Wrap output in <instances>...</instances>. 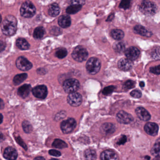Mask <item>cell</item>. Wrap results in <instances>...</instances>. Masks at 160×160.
I'll use <instances>...</instances> for the list:
<instances>
[{"mask_svg":"<svg viewBox=\"0 0 160 160\" xmlns=\"http://www.w3.org/2000/svg\"><path fill=\"white\" fill-rule=\"evenodd\" d=\"M32 92L37 98L45 99L48 95V89L45 85H39L35 87L32 90Z\"/></svg>","mask_w":160,"mask_h":160,"instance_id":"obj_11","label":"cell"},{"mask_svg":"<svg viewBox=\"0 0 160 160\" xmlns=\"http://www.w3.org/2000/svg\"><path fill=\"white\" fill-rule=\"evenodd\" d=\"M35 7L30 1H26L21 7V15L24 17H31L35 15Z\"/></svg>","mask_w":160,"mask_h":160,"instance_id":"obj_3","label":"cell"},{"mask_svg":"<svg viewBox=\"0 0 160 160\" xmlns=\"http://www.w3.org/2000/svg\"><path fill=\"white\" fill-rule=\"evenodd\" d=\"M4 107V103L2 99L0 98V109H3Z\"/></svg>","mask_w":160,"mask_h":160,"instance_id":"obj_45","label":"cell"},{"mask_svg":"<svg viewBox=\"0 0 160 160\" xmlns=\"http://www.w3.org/2000/svg\"><path fill=\"white\" fill-rule=\"evenodd\" d=\"M18 155L17 150L12 147H8L4 152V157L7 160H16Z\"/></svg>","mask_w":160,"mask_h":160,"instance_id":"obj_17","label":"cell"},{"mask_svg":"<svg viewBox=\"0 0 160 160\" xmlns=\"http://www.w3.org/2000/svg\"><path fill=\"white\" fill-rule=\"evenodd\" d=\"M16 45L19 48L23 50L28 49L30 47L29 43L24 38H18L16 41Z\"/></svg>","mask_w":160,"mask_h":160,"instance_id":"obj_23","label":"cell"},{"mask_svg":"<svg viewBox=\"0 0 160 160\" xmlns=\"http://www.w3.org/2000/svg\"><path fill=\"white\" fill-rule=\"evenodd\" d=\"M34 160H45V158H43V157L39 156V157H36Z\"/></svg>","mask_w":160,"mask_h":160,"instance_id":"obj_47","label":"cell"},{"mask_svg":"<svg viewBox=\"0 0 160 160\" xmlns=\"http://www.w3.org/2000/svg\"><path fill=\"white\" fill-rule=\"evenodd\" d=\"M52 146L54 148L60 149L65 148L68 147L67 143L60 139H55L53 143Z\"/></svg>","mask_w":160,"mask_h":160,"instance_id":"obj_29","label":"cell"},{"mask_svg":"<svg viewBox=\"0 0 160 160\" xmlns=\"http://www.w3.org/2000/svg\"><path fill=\"white\" fill-rule=\"evenodd\" d=\"M45 32V29H44L43 27H37L34 31V37L36 38V39H40V38H41L43 37Z\"/></svg>","mask_w":160,"mask_h":160,"instance_id":"obj_28","label":"cell"},{"mask_svg":"<svg viewBox=\"0 0 160 160\" xmlns=\"http://www.w3.org/2000/svg\"><path fill=\"white\" fill-rule=\"evenodd\" d=\"M135 86V82L132 80H128L125 82L124 85V88L126 90L132 89Z\"/></svg>","mask_w":160,"mask_h":160,"instance_id":"obj_35","label":"cell"},{"mask_svg":"<svg viewBox=\"0 0 160 160\" xmlns=\"http://www.w3.org/2000/svg\"><path fill=\"white\" fill-rule=\"evenodd\" d=\"M67 51L66 49L62 48L59 49L55 52V56L59 59H63L67 55Z\"/></svg>","mask_w":160,"mask_h":160,"instance_id":"obj_32","label":"cell"},{"mask_svg":"<svg viewBox=\"0 0 160 160\" xmlns=\"http://www.w3.org/2000/svg\"><path fill=\"white\" fill-rule=\"evenodd\" d=\"M23 129L25 133H30L33 131V127L31 125V124L27 121H24L23 122L22 124Z\"/></svg>","mask_w":160,"mask_h":160,"instance_id":"obj_33","label":"cell"},{"mask_svg":"<svg viewBox=\"0 0 160 160\" xmlns=\"http://www.w3.org/2000/svg\"><path fill=\"white\" fill-rule=\"evenodd\" d=\"M150 71L151 73L156 74V75H160V65H157V66H154V67H151L150 69Z\"/></svg>","mask_w":160,"mask_h":160,"instance_id":"obj_40","label":"cell"},{"mask_svg":"<svg viewBox=\"0 0 160 160\" xmlns=\"http://www.w3.org/2000/svg\"><path fill=\"white\" fill-rule=\"evenodd\" d=\"M1 21H2V17H1V15H0V23H1Z\"/></svg>","mask_w":160,"mask_h":160,"instance_id":"obj_52","label":"cell"},{"mask_svg":"<svg viewBox=\"0 0 160 160\" xmlns=\"http://www.w3.org/2000/svg\"><path fill=\"white\" fill-rule=\"evenodd\" d=\"M150 158L149 156H146L145 157V160H150Z\"/></svg>","mask_w":160,"mask_h":160,"instance_id":"obj_51","label":"cell"},{"mask_svg":"<svg viewBox=\"0 0 160 160\" xmlns=\"http://www.w3.org/2000/svg\"><path fill=\"white\" fill-rule=\"evenodd\" d=\"M84 157L85 160H96V153L94 150L88 149L85 151Z\"/></svg>","mask_w":160,"mask_h":160,"instance_id":"obj_24","label":"cell"},{"mask_svg":"<svg viewBox=\"0 0 160 160\" xmlns=\"http://www.w3.org/2000/svg\"><path fill=\"white\" fill-rule=\"evenodd\" d=\"M70 5H77L82 6L85 3V0H68Z\"/></svg>","mask_w":160,"mask_h":160,"instance_id":"obj_36","label":"cell"},{"mask_svg":"<svg viewBox=\"0 0 160 160\" xmlns=\"http://www.w3.org/2000/svg\"><path fill=\"white\" fill-rule=\"evenodd\" d=\"M133 63L127 58L120 59L118 62V66L119 69L123 71H126L132 68Z\"/></svg>","mask_w":160,"mask_h":160,"instance_id":"obj_16","label":"cell"},{"mask_svg":"<svg viewBox=\"0 0 160 160\" xmlns=\"http://www.w3.org/2000/svg\"><path fill=\"white\" fill-rule=\"evenodd\" d=\"M58 24L62 28H68L71 24V18L68 15L61 16L58 19Z\"/></svg>","mask_w":160,"mask_h":160,"instance_id":"obj_20","label":"cell"},{"mask_svg":"<svg viewBox=\"0 0 160 160\" xmlns=\"http://www.w3.org/2000/svg\"><path fill=\"white\" fill-rule=\"evenodd\" d=\"M101 130V132L105 134H112L115 131V126L113 124L106 123L102 124Z\"/></svg>","mask_w":160,"mask_h":160,"instance_id":"obj_21","label":"cell"},{"mask_svg":"<svg viewBox=\"0 0 160 160\" xmlns=\"http://www.w3.org/2000/svg\"><path fill=\"white\" fill-rule=\"evenodd\" d=\"M135 112L138 118L144 121H147L151 119V115L148 111L142 107L137 108Z\"/></svg>","mask_w":160,"mask_h":160,"instance_id":"obj_14","label":"cell"},{"mask_svg":"<svg viewBox=\"0 0 160 160\" xmlns=\"http://www.w3.org/2000/svg\"><path fill=\"white\" fill-rule=\"evenodd\" d=\"M140 50L134 46L130 47L125 51L126 57L131 61L136 60L140 56Z\"/></svg>","mask_w":160,"mask_h":160,"instance_id":"obj_12","label":"cell"},{"mask_svg":"<svg viewBox=\"0 0 160 160\" xmlns=\"http://www.w3.org/2000/svg\"><path fill=\"white\" fill-rule=\"evenodd\" d=\"M15 139H16V141H17V143H18L20 146H21L25 150H27V146H26L25 143H24V141L20 137L18 136L17 137L15 138Z\"/></svg>","mask_w":160,"mask_h":160,"instance_id":"obj_38","label":"cell"},{"mask_svg":"<svg viewBox=\"0 0 160 160\" xmlns=\"http://www.w3.org/2000/svg\"><path fill=\"white\" fill-rule=\"evenodd\" d=\"M27 77V75L25 73L19 74L14 77L13 79V82L16 85H18L23 82Z\"/></svg>","mask_w":160,"mask_h":160,"instance_id":"obj_27","label":"cell"},{"mask_svg":"<svg viewBox=\"0 0 160 160\" xmlns=\"http://www.w3.org/2000/svg\"><path fill=\"white\" fill-rule=\"evenodd\" d=\"M101 160H119L118 155L111 150H107L102 152L101 155Z\"/></svg>","mask_w":160,"mask_h":160,"instance_id":"obj_15","label":"cell"},{"mask_svg":"<svg viewBox=\"0 0 160 160\" xmlns=\"http://www.w3.org/2000/svg\"><path fill=\"white\" fill-rule=\"evenodd\" d=\"M114 17V14H111L109 17H108V19H107V21H111L113 19Z\"/></svg>","mask_w":160,"mask_h":160,"instance_id":"obj_46","label":"cell"},{"mask_svg":"<svg viewBox=\"0 0 160 160\" xmlns=\"http://www.w3.org/2000/svg\"><path fill=\"white\" fill-rule=\"evenodd\" d=\"M31 90L32 88L30 84H24L19 88L18 93L22 98H25L29 95Z\"/></svg>","mask_w":160,"mask_h":160,"instance_id":"obj_19","label":"cell"},{"mask_svg":"<svg viewBox=\"0 0 160 160\" xmlns=\"http://www.w3.org/2000/svg\"><path fill=\"white\" fill-rule=\"evenodd\" d=\"M17 67L22 71H27L32 67V64L26 58L19 57L18 58L16 62Z\"/></svg>","mask_w":160,"mask_h":160,"instance_id":"obj_10","label":"cell"},{"mask_svg":"<svg viewBox=\"0 0 160 160\" xmlns=\"http://www.w3.org/2000/svg\"><path fill=\"white\" fill-rule=\"evenodd\" d=\"M60 12V8L57 3H53L49 6V14L52 17L58 16Z\"/></svg>","mask_w":160,"mask_h":160,"instance_id":"obj_22","label":"cell"},{"mask_svg":"<svg viewBox=\"0 0 160 160\" xmlns=\"http://www.w3.org/2000/svg\"><path fill=\"white\" fill-rule=\"evenodd\" d=\"M131 95L134 98H139L142 97V93L139 90H135L132 91L130 93Z\"/></svg>","mask_w":160,"mask_h":160,"instance_id":"obj_39","label":"cell"},{"mask_svg":"<svg viewBox=\"0 0 160 160\" xmlns=\"http://www.w3.org/2000/svg\"><path fill=\"white\" fill-rule=\"evenodd\" d=\"M131 1V0H122L119 7L121 8L127 9L129 7L130 5Z\"/></svg>","mask_w":160,"mask_h":160,"instance_id":"obj_37","label":"cell"},{"mask_svg":"<svg viewBox=\"0 0 160 160\" xmlns=\"http://www.w3.org/2000/svg\"><path fill=\"white\" fill-rule=\"evenodd\" d=\"M111 36L114 39L119 40L124 38L125 34L122 30L119 29H115L111 32Z\"/></svg>","mask_w":160,"mask_h":160,"instance_id":"obj_25","label":"cell"},{"mask_svg":"<svg viewBox=\"0 0 160 160\" xmlns=\"http://www.w3.org/2000/svg\"><path fill=\"white\" fill-rule=\"evenodd\" d=\"M3 138L4 137L3 135V134L1 133H0V142H1L2 141H3Z\"/></svg>","mask_w":160,"mask_h":160,"instance_id":"obj_49","label":"cell"},{"mask_svg":"<svg viewBox=\"0 0 160 160\" xmlns=\"http://www.w3.org/2000/svg\"><path fill=\"white\" fill-rule=\"evenodd\" d=\"M113 48L116 52L121 53L125 50L126 46L123 42H116L114 44Z\"/></svg>","mask_w":160,"mask_h":160,"instance_id":"obj_31","label":"cell"},{"mask_svg":"<svg viewBox=\"0 0 160 160\" xmlns=\"http://www.w3.org/2000/svg\"><path fill=\"white\" fill-rule=\"evenodd\" d=\"M80 86L79 80L75 79H69L65 80L63 84V88L66 93L70 94L78 90Z\"/></svg>","mask_w":160,"mask_h":160,"instance_id":"obj_5","label":"cell"},{"mask_svg":"<svg viewBox=\"0 0 160 160\" xmlns=\"http://www.w3.org/2000/svg\"><path fill=\"white\" fill-rule=\"evenodd\" d=\"M116 119L118 122L124 124H128L133 121V117L131 114L123 110L118 112Z\"/></svg>","mask_w":160,"mask_h":160,"instance_id":"obj_9","label":"cell"},{"mask_svg":"<svg viewBox=\"0 0 160 160\" xmlns=\"http://www.w3.org/2000/svg\"><path fill=\"white\" fill-rule=\"evenodd\" d=\"M144 130L148 134L155 136L158 132V125L155 123H147L145 125Z\"/></svg>","mask_w":160,"mask_h":160,"instance_id":"obj_13","label":"cell"},{"mask_svg":"<svg viewBox=\"0 0 160 160\" xmlns=\"http://www.w3.org/2000/svg\"><path fill=\"white\" fill-rule=\"evenodd\" d=\"M101 67V61L98 58L92 57L86 62V70L90 75H95L98 73L100 70Z\"/></svg>","mask_w":160,"mask_h":160,"instance_id":"obj_2","label":"cell"},{"mask_svg":"<svg viewBox=\"0 0 160 160\" xmlns=\"http://www.w3.org/2000/svg\"><path fill=\"white\" fill-rule=\"evenodd\" d=\"M3 115L0 113V124L3 122Z\"/></svg>","mask_w":160,"mask_h":160,"instance_id":"obj_48","label":"cell"},{"mask_svg":"<svg viewBox=\"0 0 160 160\" xmlns=\"http://www.w3.org/2000/svg\"><path fill=\"white\" fill-rule=\"evenodd\" d=\"M88 53L86 49L81 46H78L72 51V57L75 61L83 62L88 58Z\"/></svg>","mask_w":160,"mask_h":160,"instance_id":"obj_4","label":"cell"},{"mask_svg":"<svg viewBox=\"0 0 160 160\" xmlns=\"http://www.w3.org/2000/svg\"><path fill=\"white\" fill-rule=\"evenodd\" d=\"M115 89V87L114 86H110L105 87L102 90V94L104 95H109L114 91Z\"/></svg>","mask_w":160,"mask_h":160,"instance_id":"obj_34","label":"cell"},{"mask_svg":"<svg viewBox=\"0 0 160 160\" xmlns=\"http://www.w3.org/2000/svg\"><path fill=\"white\" fill-rule=\"evenodd\" d=\"M62 33V31L57 27H54L52 29V33L54 35H59Z\"/></svg>","mask_w":160,"mask_h":160,"instance_id":"obj_43","label":"cell"},{"mask_svg":"<svg viewBox=\"0 0 160 160\" xmlns=\"http://www.w3.org/2000/svg\"><path fill=\"white\" fill-rule=\"evenodd\" d=\"M127 141V138L126 136L123 135L119 138L117 142V144L118 145H124Z\"/></svg>","mask_w":160,"mask_h":160,"instance_id":"obj_42","label":"cell"},{"mask_svg":"<svg viewBox=\"0 0 160 160\" xmlns=\"http://www.w3.org/2000/svg\"><path fill=\"white\" fill-rule=\"evenodd\" d=\"M151 153L154 156L159 158L160 156V139H157L154 147L152 148Z\"/></svg>","mask_w":160,"mask_h":160,"instance_id":"obj_30","label":"cell"},{"mask_svg":"<svg viewBox=\"0 0 160 160\" xmlns=\"http://www.w3.org/2000/svg\"><path fill=\"white\" fill-rule=\"evenodd\" d=\"M17 20L14 16H7L1 26L3 33L7 36L13 35L17 30Z\"/></svg>","mask_w":160,"mask_h":160,"instance_id":"obj_1","label":"cell"},{"mask_svg":"<svg viewBox=\"0 0 160 160\" xmlns=\"http://www.w3.org/2000/svg\"><path fill=\"white\" fill-rule=\"evenodd\" d=\"M134 31L136 33L142 36L150 37L152 36V32L147 30L145 27L142 25H136L134 27Z\"/></svg>","mask_w":160,"mask_h":160,"instance_id":"obj_18","label":"cell"},{"mask_svg":"<svg viewBox=\"0 0 160 160\" xmlns=\"http://www.w3.org/2000/svg\"><path fill=\"white\" fill-rule=\"evenodd\" d=\"M76 125L77 122L75 119L69 118L61 123V129L64 133L68 134L71 133L74 130Z\"/></svg>","mask_w":160,"mask_h":160,"instance_id":"obj_7","label":"cell"},{"mask_svg":"<svg viewBox=\"0 0 160 160\" xmlns=\"http://www.w3.org/2000/svg\"><path fill=\"white\" fill-rule=\"evenodd\" d=\"M140 11L145 15H153L156 14L157 7L154 3L149 1H145L141 4Z\"/></svg>","mask_w":160,"mask_h":160,"instance_id":"obj_6","label":"cell"},{"mask_svg":"<svg viewBox=\"0 0 160 160\" xmlns=\"http://www.w3.org/2000/svg\"><path fill=\"white\" fill-rule=\"evenodd\" d=\"M67 102L72 106H79L82 102V97L79 93H71L68 96Z\"/></svg>","mask_w":160,"mask_h":160,"instance_id":"obj_8","label":"cell"},{"mask_svg":"<svg viewBox=\"0 0 160 160\" xmlns=\"http://www.w3.org/2000/svg\"><path fill=\"white\" fill-rule=\"evenodd\" d=\"M5 47V45L4 43L2 41H0V51L3 50Z\"/></svg>","mask_w":160,"mask_h":160,"instance_id":"obj_44","label":"cell"},{"mask_svg":"<svg viewBox=\"0 0 160 160\" xmlns=\"http://www.w3.org/2000/svg\"><path fill=\"white\" fill-rule=\"evenodd\" d=\"M81 8L82 6L77 5H70V6L67 8L66 11L67 14L72 15V14H75L78 13L81 10Z\"/></svg>","mask_w":160,"mask_h":160,"instance_id":"obj_26","label":"cell"},{"mask_svg":"<svg viewBox=\"0 0 160 160\" xmlns=\"http://www.w3.org/2000/svg\"><path fill=\"white\" fill-rule=\"evenodd\" d=\"M140 87H142V88H143V87H144L145 86V83L143 82V81H141V82H140Z\"/></svg>","mask_w":160,"mask_h":160,"instance_id":"obj_50","label":"cell"},{"mask_svg":"<svg viewBox=\"0 0 160 160\" xmlns=\"http://www.w3.org/2000/svg\"><path fill=\"white\" fill-rule=\"evenodd\" d=\"M50 160H58V159H52Z\"/></svg>","mask_w":160,"mask_h":160,"instance_id":"obj_53","label":"cell"},{"mask_svg":"<svg viewBox=\"0 0 160 160\" xmlns=\"http://www.w3.org/2000/svg\"><path fill=\"white\" fill-rule=\"evenodd\" d=\"M49 153L51 155L54 156H56V157H59L61 156V153L59 151L56 150L51 149L49 151Z\"/></svg>","mask_w":160,"mask_h":160,"instance_id":"obj_41","label":"cell"}]
</instances>
